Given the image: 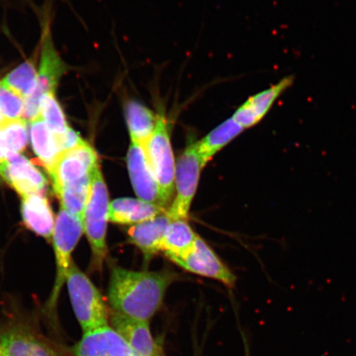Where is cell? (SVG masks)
Returning a JSON list of instances; mask_svg holds the SVG:
<instances>
[{
  "label": "cell",
  "mask_w": 356,
  "mask_h": 356,
  "mask_svg": "<svg viewBox=\"0 0 356 356\" xmlns=\"http://www.w3.org/2000/svg\"><path fill=\"white\" fill-rule=\"evenodd\" d=\"M2 121V118H1V115H0V122Z\"/></svg>",
  "instance_id": "obj_31"
},
{
  "label": "cell",
  "mask_w": 356,
  "mask_h": 356,
  "mask_svg": "<svg viewBox=\"0 0 356 356\" xmlns=\"http://www.w3.org/2000/svg\"><path fill=\"white\" fill-rule=\"evenodd\" d=\"M293 76L289 75L280 80L274 86L265 89L249 97L243 104L239 106L233 115V118L245 130L256 126L269 113L275 102L291 87L293 83Z\"/></svg>",
  "instance_id": "obj_12"
},
{
  "label": "cell",
  "mask_w": 356,
  "mask_h": 356,
  "mask_svg": "<svg viewBox=\"0 0 356 356\" xmlns=\"http://www.w3.org/2000/svg\"><path fill=\"white\" fill-rule=\"evenodd\" d=\"M0 356H6L4 355L1 344H0Z\"/></svg>",
  "instance_id": "obj_30"
},
{
  "label": "cell",
  "mask_w": 356,
  "mask_h": 356,
  "mask_svg": "<svg viewBox=\"0 0 356 356\" xmlns=\"http://www.w3.org/2000/svg\"><path fill=\"white\" fill-rule=\"evenodd\" d=\"M38 74L33 61H25L3 78L0 86L28 99L37 88Z\"/></svg>",
  "instance_id": "obj_23"
},
{
  "label": "cell",
  "mask_w": 356,
  "mask_h": 356,
  "mask_svg": "<svg viewBox=\"0 0 356 356\" xmlns=\"http://www.w3.org/2000/svg\"><path fill=\"white\" fill-rule=\"evenodd\" d=\"M73 353L74 356H130L126 340L109 325L83 333Z\"/></svg>",
  "instance_id": "obj_13"
},
{
  "label": "cell",
  "mask_w": 356,
  "mask_h": 356,
  "mask_svg": "<svg viewBox=\"0 0 356 356\" xmlns=\"http://www.w3.org/2000/svg\"><path fill=\"white\" fill-rule=\"evenodd\" d=\"M39 117L41 118L55 137L69 130V124L63 109L57 101L55 92H48L40 102Z\"/></svg>",
  "instance_id": "obj_25"
},
{
  "label": "cell",
  "mask_w": 356,
  "mask_h": 356,
  "mask_svg": "<svg viewBox=\"0 0 356 356\" xmlns=\"http://www.w3.org/2000/svg\"><path fill=\"white\" fill-rule=\"evenodd\" d=\"M0 136L6 143L8 152L20 154L28 144V127L22 118L2 120L0 122Z\"/></svg>",
  "instance_id": "obj_26"
},
{
  "label": "cell",
  "mask_w": 356,
  "mask_h": 356,
  "mask_svg": "<svg viewBox=\"0 0 356 356\" xmlns=\"http://www.w3.org/2000/svg\"><path fill=\"white\" fill-rule=\"evenodd\" d=\"M171 220L166 211L129 229V240L140 249L146 260L160 252L164 234Z\"/></svg>",
  "instance_id": "obj_14"
},
{
  "label": "cell",
  "mask_w": 356,
  "mask_h": 356,
  "mask_svg": "<svg viewBox=\"0 0 356 356\" xmlns=\"http://www.w3.org/2000/svg\"><path fill=\"white\" fill-rule=\"evenodd\" d=\"M189 273L219 280L227 287L233 288L236 277L212 248L197 235L193 250L182 259L172 261Z\"/></svg>",
  "instance_id": "obj_10"
},
{
  "label": "cell",
  "mask_w": 356,
  "mask_h": 356,
  "mask_svg": "<svg viewBox=\"0 0 356 356\" xmlns=\"http://www.w3.org/2000/svg\"><path fill=\"white\" fill-rule=\"evenodd\" d=\"M0 344L6 356H59L39 338L21 330L2 334Z\"/></svg>",
  "instance_id": "obj_21"
},
{
  "label": "cell",
  "mask_w": 356,
  "mask_h": 356,
  "mask_svg": "<svg viewBox=\"0 0 356 356\" xmlns=\"http://www.w3.org/2000/svg\"><path fill=\"white\" fill-rule=\"evenodd\" d=\"M197 237L188 220H171L164 234L160 252L172 261L182 259L193 250Z\"/></svg>",
  "instance_id": "obj_19"
},
{
  "label": "cell",
  "mask_w": 356,
  "mask_h": 356,
  "mask_svg": "<svg viewBox=\"0 0 356 356\" xmlns=\"http://www.w3.org/2000/svg\"><path fill=\"white\" fill-rule=\"evenodd\" d=\"M24 99L0 86V115L2 120L22 118Z\"/></svg>",
  "instance_id": "obj_27"
},
{
  "label": "cell",
  "mask_w": 356,
  "mask_h": 356,
  "mask_svg": "<svg viewBox=\"0 0 356 356\" xmlns=\"http://www.w3.org/2000/svg\"><path fill=\"white\" fill-rule=\"evenodd\" d=\"M153 356H163V355H162V353H159V348H157V350H156L155 353L154 354Z\"/></svg>",
  "instance_id": "obj_29"
},
{
  "label": "cell",
  "mask_w": 356,
  "mask_h": 356,
  "mask_svg": "<svg viewBox=\"0 0 356 356\" xmlns=\"http://www.w3.org/2000/svg\"><path fill=\"white\" fill-rule=\"evenodd\" d=\"M66 280L75 317L83 332L108 326L111 314L104 297L74 262L70 264Z\"/></svg>",
  "instance_id": "obj_2"
},
{
  "label": "cell",
  "mask_w": 356,
  "mask_h": 356,
  "mask_svg": "<svg viewBox=\"0 0 356 356\" xmlns=\"http://www.w3.org/2000/svg\"><path fill=\"white\" fill-rule=\"evenodd\" d=\"M113 327L126 340L130 350V356H153L157 350L149 323L132 321L121 316L111 314Z\"/></svg>",
  "instance_id": "obj_15"
},
{
  "label": "cell",
  "mask_w": 356,
  "mask_h": 356,
  "mask_svg": "<svg viewBox=\"0 0 356 356\" xmlns=\"http://www.w3.org/2000/svg\"><path fill=\"white\" fill-rule=\"evenodd\" d=\"M195 143H191L176 163V195L172 206L167 211L172 220H188L191 204L193 203L203 169Z\"/></svg>",
  "instance_id": "obj_6"
},
{
  "label": "cell",
  "mask_w": 356,
  "mask_h": 356,
  "mask_svg": "<svg viewBox=\"0 0 356 356\" xmlns=\"http://www.w3.org/2000/svg\"><path fill=\"white\" fill-rule=\"evenodd\" d=\"M0 176L22 198L32 194H42L47 184L42 173L20 154H8L6 161L0 164Z\"/></svg>",
  "instance_id": "obj_11"
},
{
  "label": "cell",
  "mask_w": 356,
  "mask_h": 356,
  "mask_svg": "<svg viewBox=\"0 0 356 356\" xmlns=\"http://www.w3.org/2000/svg\"><path fill=\"white\" fill-rule=\"evenodd\" d=\"M91 180L66 186L55 191L60 200L61 209L83 220L84 209L90 191Z\"/></svg>",
  "instance_id": "obj_24"
},
{
  "label": "cell",
  "mask_w": 356,
  "mask_h": 356,
  "mask_svg": "<svg viewBox=\"0 0 356 356\" xmlns=\"http://www.w3.org/2000/svg\"><path fill=\"white\" fill-rule=\"evenodd\" d=\"M99 166V155L88 142L83 140L74 148L60 154L47 172L56 191L66 186L91 180L93 172Z\"/></svg>",
  "instance_id": "obj_5"
},
{
  "label": "cell",
  "mask_w": 356,
  "mask_h": 356,
  "mask_svg": "<svg viewBox=\"0 0 356 356\" xmlns=\"http://www.w3.org/2000/svg\"><path fill=\"white\" fill-rule=\"evenodd\" d=\"M245 129L233 118L227 119L208 133L202 140L195 142V146L203 168L218 152L238 137Z\"/></svg>",
  "instance_id": "obj_20"
},
{
  "label": "cell",
  "mask_w": 356,
  "mask_h": 356,
  "mask_svg": "<svg viewBox=\"0 0 356 356\" xmlns=\"http://www.w3.org/2000/svg\"><path fill=\"white\" fill-rule=\"evenodd\" d=\"M144 149L167 206L175 191L176 163L168 122L163 115H159L157 126Z\"/></svg>",
  "instance_id": "obj_4"
},
{
  "label": "cell",
  "mask_w": 356,
  "mask_h": 356,
  "mask_svg": "<svg viewBox=\"0 0 356 356\" xmlns=\"http://www.w3.org/2000/svg\"><path fill=\"white\" fill-rule=\"evenodd\" d=\"M175 278L168 270L136 271L113 267L108 288L111 314L149 323L161 308L167 289Z\"/></svg>",
  "instance_id": "obj_1"
},
{
  "label": "cell",
  "mask_w": 356,
  "mask_h": 356,
  "mask_svg": "<svg viewBox=\"0 0 356 356\" xmlns=\"http://www.w3.org/2000/svg\"><path fill=\"white\" fill-rule=\"evenodd\" d=\"M166 211L164 208L139 198H118L109 204L108 220L113 224L136 225Z\"/></svg>",
  "instance_id": "obj_16"
},
{
  "label": "cell",
  "mask_w": 356,
  "mask_h": 356,
  "mask_svg": "<svg viewBox=\"0 0 356 356\" xmlns=\"http://www.w3.org/2000/svg\"><path fill=\"white\" fill-rule=\"evenodd\" d=\"M131 143L145 145L157 126L159 114L136 100H128L124 106Z\"/></svg>",
  "instance_id": "obj_18"
},
{
  "label": "cell",
  "mask_w": 356,
  "mask_h": 356,
  "mask_svg": "<svg viewBox=\"0 0 356 356\" xmlns=\"http://www.w3.org/2000/svg\"><path fill=\"white\" fill-rule=\"evenodd\" d=\"M127 163L132 188L137 197L165 209L161 190L149 166L143 145L131 142Z\"/></svg>",
  "instance_id": "obj_9"
},
{
  "label": "cell",
  "mask_w": 356,
  "mask_h": 356,
  "mask_svg": "<svg viewBox=\"0 0 356 356\" xmlns=\"http://www.w3.org/2000/svg\"><path fill=\"white\" fill-rule=\"evenodd\" d=\"M65 70V65L53 46L50 34H46L38 74L37 88L32 95L24 99L22 119L31 122L39 118L40 102L42 96L48 92H56Z\"/></svg>",
  "instance_id": "obj_8"
},
{
  "label": "cell",
  "mask_w": 356,
  "mask_h": 356,
  "mask_svg": "<svg viewBox=\"0 0 356 356\" xmlns=\"http://www.w3.org/2000/svg\"><path fill=\"white\" fill-rule=\"evenodd\" d=\"M30 137L34 153L48 170L56 161L60 151L54 136L41 118L31 122Z\"/></svg>",
  "instance_id": "obj_22"
},
{
  "label": "cell",
  "mask_w": 356,
  "mask_h": 356,
  "mask_svg": "<svg viewBox=\"0 0 356 356\" xmlns=\"http://www.w3.org/2000/svg\"><path fill=\"white\" fill-rule=\"evenodd\" d=\"M247 356H249V355H248V350H247Z\"/></svg>",
  "instance_id": "obj_32"
},
{
  "label": "cell",
  "mask_w": 356,
  "mask_h": 356,
  "mask_svg": "<svg viewBox=\"0 0 356 356\" xmlns=\"http://www.w3.org/2000/svg\"><path fill=\"white\" fill-rule=\"evenodd\" d=\"M22 220L33 232L50 238L54 232V215L48 200L42 194H32L22 197Z\"/></svg>",
  "instance_id": "obj_17"
},
{
  "label": "cell",
  "mask_w": 356,
  "mask_h": 356,
  "mask_svg": "<svg viewBox=\"0 0 356 356\" xmlns=\"http://www.w3.org/2000/svg\"><path fill=\"white\" fill-rule=\"evenodd\" d=\"M109 204L108 186L99 166L92 175L90 191L83 217V230L92 249V264L99 270L108 254L106 229L109 221Z\"/></svg>",
  "instance_id": "obj_3"
},
{
  "label": "cell",
  "mask_w": 356,
  "mask_h": 356,
  "mask_svg": "<svg viewBox=\"0 0 356 356\" xmlns=\"http://www.w3.org/2000/svg\"><path fill=\"white\" fill-rule=\"evenodd\" d=\"M83 232V222L80 218L60 209L58 213L53 240L56 260V280L51 298V305L55 304L62 286L66 279L67 273L71 264L72 253Z\"/></svg>",
  "instance_id": "obj_7"
},
{
  "label": "cell",
  "mask_w": 356,
  "mask_h": 356,
  "mask_svg": "<svg viewBox=\"0 0 356 356\" xmlns=\"http://www.w3.org/2000/svg\"><path fill=\"white\" fill-rule=\"evenodd\" d=\"M8 154L10 152H8L6 145L4 143L1 136H0V164L6 161Z\"/></svg>",
  "instance_id": "obj_28"
}]
</instances>
